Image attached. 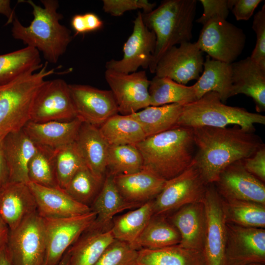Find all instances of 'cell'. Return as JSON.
Instances as JSON below:
<instances>
[{
	"mask_svg": "<svg viewBox=\"0 0 265 265\" xmlns=\"http://www.w3.org/2000/svg\"><path fill=\"white\" fill-rule=\"evenodd\" d=\"M0 265H12L7 246L0 251Z\"/></svg>",
	"mask_w": 265,
	"mask_h": 265,
	"instance_id": "53",
	"label": "cell"
},
{
	"mask_svg": "<svg viewBox=\"0 0 265 265\" xmlns=\"http://www.w3.org/2000/svg\"><path fill=\"white\" fill-rule=\"evenodd\" d=\"M35 199L38 214L43 218L79 216L92 211L89 207L75 200L63 189L28 183Z\"/></svg>",
	"mask_w": 265,
	"mask_h": 265,
	"instance_id": "20",
	"label": "cell"
},
{
	"mask_svg": "<svg viewBox=\"0 0 265 265\" xmlns=\"http://www.w3.org/2000/svg\"><path fill=\"white\" fill-rule=\"evenodd\" d=\"M99 129L109 146L135 145L146 137L140 124L130 115L116 114Z\"/></svg>",
	"mask_w": 265,
	"mask_h": 265,
	"instance_id": "34",
	"label": "cell"
},
{
	"mask_svg": "<svg viewBox=\"0 0 265 265\" xmlns=\"http://www.w3.org/2000/svg\"><path fill=\"white\" fill-rule=\"evenodd\" d=\"M105 78L120 114L130 115L150 106V80L145 71L125 74L106 69Z\"/></svg>",
	"mask_w": 265,
	"mask_h": 265,
	"instance_id": "14",
	"label": "cell"
},
{
	"mask_svg": "<svg viewBox=\"0 0 265 265\" xmlns=\"http://www.w3.org/2000/svg\"><path fill=\"white\" fill-rule=\"evenodd\" d=\"M181 237L179 245L203 251L206 215L203 202L186 205L176 210L169 218Z\"/></svg>",
	"mask_w": 265,
	"mask_h": 265,
	"instance_id": "22",
	"label": "cell"
},
{
	"mask_svg": "<svg viewBox=\"0 0 265 265\" xmlns=\"http://www.w3.org/2000/svg\"><path fill=\"white\" fill-rule=\"evenodd\" d=\"M54 159L58 186L64 189L75 174L85 164L75 142L54 150Z\"/></svg>",
	"mask_w": 265,
	"mask_h": 265,
	"instance_id": "41",
	"label": "cell"
},
{
	"mask_svg": "<svg viewBox=\"0 0 265 265\" xmlns=\"http://www.w3.org/2000/svg\"><path fill=\"white\" fill-rule=\"evenodd\" d=\"M37 212L35 199L28 184L8 182L0 187V216L9 231Z\"/></svg>",
	"mask_w": 265,
	"mask_h": 265,
	"instance_id": "19",
	"label": "cell"
},
{
	"mask_svg": "<svg viewBox=\"0 0 265 265\" xmlns=\"http://www.w3.org/2000/svg\"><path fill=\"white\" fill-rule=\"evenodd\" d=\"M10 3L9 0H0V14L7 18L6 25L12 23L15 17L14 10L11 7Z\"/></svg>",
	"mask_w": 265,
	"mask_h": 265,
	"instance_id": "51",
	"label": "cell"
},
{
	"mask_svg": "<svg viewBox=\"0 0 265 265\" xmlns=\"http://www.w3.org/2000/svg\"><path fill=\"white\" fill-rule=\"evenodd\" d=\"M203 7V13L196 22L204 25L214 18L226 20L229 13L228 0H200Z\"/></svg>",
	"mask_w": 265,
	"mask_h": 265,
	"instance_id": "45",
	"label": "cell"
},
{
	"mask_svg": "<svg viewBox=\"0 0 265 265\" xmlns=\"http://www.w3.org/2000/svg\"><path fill=\"white\" fill-rule=\"evenodd\" d=\"M83 15L87 32L99 30L103 27V21L96 14L88 12Z\"/></svg>",
	"mask_w": 265,
	"mask_h": 265,
	"instance_id": "49",
	"label": "cell"
},
{
	"mask_svg": "<svg viewBox=\"0 0 265 265\" xmlns=\"http://www.w3.org/2000/svg\"><path fill=\"white\" fill-rule=\"evenodd\" d=\"M203 202L206 215L203 253L206 265H227L226 221L222 210L221 197L213 184L208 185Z\"/></svg>",
	"mask_w": 265,
	"mask_h": 265,
	"instance_id": "11",
	"label": "cell"
},
{
	"mask_svg": "<svg viewBox=\"0 0 265 265\" xmlns=\"http://www.w3.org/2000/svg\"><path fill=\"white\" fill-rule=\"evenodd\" d=\"M150 106L186 105L197 100L193 85L180 84L170 78L155 76L149 87Z\"/></svg>",
	"mask_w": 265,
	"mask_h": 265,
	"instance_id": "35",
	"label": "cell"
},
{
	"mask_svg": "<svg viewBox=\"0 0 265 265\" xmlns=\"http://www.w3.org/2000/svg\"><path fill=\"white\" fill-rule=\"evenodd\" d=\"M156 3L147 0H103V9L106 13L113 16H120L124 13L132 10L142 9V13L152 11Z\"/></svg>",
	"mask_w": 265,
	"mask_h": 265,
	"instance_id": "43",
	"label": "cell"
},
{
	"mask_svg": "<svg viewBox=\"0 0 265 265\" xmlns=\"http://www.w3.org/2000/svg\"><path fill=\"white\" fill-rule=\"evenodd\" d=\"M142 168V158L135 145L109 146L106 173L113 176L127 175L139 171Z\"/></svg>",
	"mask_w": 265,
	"mask_h": 265,
	"instance_id": "38",
	"label": "cell"
},
{
	"mask_svg": "<svg viewBox=\"0 0 265 265\" xmlns=\"http://www.w3.org/2000/svg\"><path fill=\"white\" fill-rule=\"evenodd\" d=\"M231 96L242 94L251 97L259 113L265 110V69L250 56L231 64Z\"/></svg>",
	"mask_w": 265,
	"mask_h": 265,
	"instance_id": "21",
	"label": "cell"
},
{
	"mask_svg": "<svg viewBox=\"0 0 265 265\" xmlns=\"http://www.w3.org/2000/svg\"><path fill=\"white\" fill-rule=\"evenodd\" d=\"M156 44L155 33L146 26L142 13L138 12L133 21L132 31L124 44L122 58L107 61L106 68L125 74L135 72L139 67L149 69Z\"/></svg>",
	"mask_w": 265,
	"mask_h": 265,
	"instance_id": "12",
	"label": "cell"
},
{
	"mask_svg": "<svg viewBox=\"0 0 265 265\" xmlns=\"http://www.w3.org/2000/svg\"><path fill=\"white\" fill-rule=\"evenodd\" d=\"M7 249L12 265H45L44 223L37 212L9 231Z\"/></svg>",
	"mask_w": 265,
	"mask_h": 265,
	"instance_id": "8",
	"label": "cell"
},
{
	"mask_svg": "<svg viewBox=\"0 0 265 265\" xmlns=\"http://www.w3.org/2000/svg\"><path fill=\"white\" fill-rule=\"evenodd\" d=\"M69 88L77 117L100 128L109 118L119 113L111 91L84 84H70Z\"/></svg>",
	"mask_w": 265,
	"mask_h": 265,
	"instance_id": "16",
	"label": "cell"
},
{
	"mask_svg": "<svg viewBox=\"0 0 265 265\" xmlns=\"http://www.w3.org/2000/svg\"><path fill=\"white\" fill-rule=\"evenodd\" d=\"M71 24L75 35L87 32L83 14L75 15L71 19Z\"/></svg>",
	"mask_w": 265,
	"mask_h": 265,
	"instance_id": "50",
	"label": "cell"
},
{
	"mask_svg": "<svg viewBox=\"0 0 265 265\" xmlns=\"http://www.w3.org/2000/svg\"><path fill=\"white\" fill-rule=\"evenodd\" d=\"M141 205L125 200L115 184L113 176L106 173L101 188L90 207L96 213V218L90 228L101 230L108 229L106 227L116 214Z\"/></svg>",
	"mask_w": 265,
	"mask_h": 265,
	"instance_id": "27",
	"label": "cell"
},
{
	"mask_svg": "<svg viewBox=\"0 0 265 265\" xmlns=\"http://www.w3.org/2000/svg\"><path fill=\"white\" fill-rule=\"evenodd\" d=\"M77 117L69 84L61 79L45 80L35 95L30 121H67Z\"/></svg>",
	"mask_w": 265,
	"mask_h": 265,
	"instance_id": "10",
	"label": "cell"
},
{
	"mask_svg": "<svg viewBox=\"0 0 265 265\" xmlns=\"http://www.w3.org/2000/svg\"><path fill=\"white\" fill-rule=\"evenodd\" d=\"M9 229L0 216V251L7 246Z\"/></svg>",
	"mask_w": 265,
	"mask_h": 265,
	"instance_id": "52",
	"label": "cell"
},
{
	"mask_svg": "<svg viewBox=\"0 0 265 265\" xmlns=\"http://www.w3.org/2000/svg\"><path fill=\"white\" fill-rule=\"evenodd\" d=\"M96 218L93 212L79 216L60 218H43L47 254L45 265H56L76 241L89 228Z\"/></svg>",
	"mask_w": 265,
	"mask_h": 265,
	"instance_id": "13",
	"label": "cell"
},
{
	"mask_svg": "<svg viewBox=\"0 0 265 265\" xmlns=\"http://www.w3.org/2000/svg\"><path fill=\"white\" fill-rule=\"evenodd\" d=\"M137 265H206L203 251L175 245L138 250Z\"/></svg>",
	"mask_w": 265,
	"mask_h": 265,
	"instance_id": "31",
	"label": "cell"
},
{
	"mask_svg": "<svg viewBox=\"0 0 265 265\" xmlns=\"http://www.w3.org/2000/svg\"><path fill=\"white\" fill-rule=\"evenodd\" d=\"M213 184L225 200L250 201L265 205V183L244 168L242 160L228 166Z\"/></svg>",
	"mask_w": 265,
	"mask_h": 265,
	"instance_id": "18",
	"label": "cell"
},
{
	"mask_svg": "<svg viewBox=\"0 0 265 265\" xmlns=\"http://www.w3.org/2000/svg\"><path fill=\"white\" fill-rule=\"evenodd\" d=\"M204 62L202 51L197 43L185 42L167 50L159 60L155 76L167 77L182 84L197 80Z\"/></svg>",
	"mask_w": 265,
	"mask_h": 265,
	"instance_id": "15",
	"label": "cell"
},
{
	"mask_svg": "<svg viewBox=\"0 0 265 265\" xmlns=\"http://www.w3.org/2000/svg\"><path fill=\"white\" fill-rule=\"evenodd\" d=\"M227 265L265 263V228L238 225L226 222Z\"/></svg>",
	"mask_w": 265,
	"mask_h": 265,
	"instance_id": "17",
	"label": "cell"
},
{
	"mask_svg": "<svg viewBox=\"0 0 265 265\" xmlns=\"http://www.w3.org/2000/svg\"><path fill=\"white\" fill-rule=\"evenodd\" d=\"M138 250L128 243L115 239L94 265H137Z\"/></svg>",
	"mask_w": 265,
	"mask_h": 265,
	"instance_id": "42",
	"label": "cell"
},
{
	"mask_svg": "<svg viewBox=\"0 0 265 265\" xmlns=\"http://www.w3.org/2000/svg\"><path fill=\"white\" fill-rule=\"evenodd\" d=\"M255 124L265 125V116L242 107L226 105L214 92H208L200 99L183 105L178 122V126L192 129L225 128L235 125L251 132L255 131Z\"/></svg>",
	"mask_w": 265,
	"mask_h": 265,
	"instance_id": "5",
	"label": "cell"
},
{
	"mask_svg": "<svg viewBox=\"0 0 265 265\" xmlns=\"http://www.w3.org/2000/svg\"><path fill=\"white\" fill-rule=\"evenodd\" d=\"M113 177L115 184L125 200L140 205L154 199L166 181L144 168L135 173Z\"/></svg>",
	"mask_w": 265,
	"mask_h": 265,
	"instance_id": "26",
	"label": "cell"
},
{
	"mask_svg": "<svg viewBox=\"0 0 265 265\" xmlns=\"http://www.w3.org/2000/svg\"><path fill=\"white\" fill-rule=\"evenodd\" d=\"M48 62L37 72L0 88V132L21 130L30 121L35 95L46 77L54 73L47 70Z\"/></svg>",
	"mask_w": 265,
	"mask_h": 265,
	"instance_id": "6",
	"label": "cell"
},
{
	"mask_svg": "<svg viewBox=\"0 0 265 265\" xmlns=\"http://www.w3.org/2000/svg\"><path fill=\"white\" fill-rule=\"evenodd\" d=\"M103 182L85 165L75 174L63 190L76 201L90 208Z\"/></svg>",
	"mask_w": 265,
	"mask_h": 265,
	"instance_id": "40",
	"label": "cell"
},
{
	"mask_svg": "<svg viewBox=\"0 0 265 265\" xmlns=\"http://www.w3.org/2000/svg\"><path fill=\"white\" fill-rule=\"evenodd\" d=\"M238 265H265V264L260 263H251L244 264H240Z\"/></svg>",
	"mask_w": 265,
	"mask_h": 265,
	"instance_id": "55",
	"label": "cell"
},
{
	"mask_svg": "<svg viewBox=\"0 0 265 265\" xmlns=\"http://www.w3.org/2000/svg\"><path fill=\"white\" fill-rule=\"evenodd\" d=\"M208 186L193 161L183 172L166 181L153 200L154 215H163L186 205L203 202Z\"/></svg>",
	"mask_w": 265,
	"mask_h": 265,
	"instance_id": "7",
	"label": "cell"
},
{
	"mask_svg": "<svg viewBox=\"0 0 265 265\" xmlns=\"http://www.w3.org/2000/svg\"><path fill=\"white\" fill-rule=\"evenodd\" d=\"M154 215L153 200L116 217L110 229L115 239L131 244Z\"/></svg>",
	"mask_w": 265,
	"mask_h": 265,
	"instance_id": "36",
	"label": "cell"
},
{
	"mask_svg": "<svg viewBox=\"0 0 265 265\" xmlns=\"http://www.w3.org/2000/svg\"><path fill=\"white\" fill-rule=\"evenodd\" d=\"M114 240L110 228H88L68 249L69 265H94Z\"/></svg>",
	"mask_w": 265,
	"mask_h": 265,
	"instance_id": "29",
	"label": "cell"
},
{
	"mask_svg": "<svg viewBox=\"0 0 265 265\" xmlns=\"http://www.w3.org/2000/svg\"><path fill=\"white\" fill-rule=\"evenodd\" d=\"M183 106L178 104L150 106L130 115L140 124L147 137L178 127Z\"/></svg>",
	"mask_w": 265,
	"mask_h": 265,
	"instance_id": "32",
	"label": "cell"
},
{
	"mask_svg": "<svg viewBox=\"0 0 265 265\" xmlns=\"http://www.w3.org/2000/svg\"><path fill=\"white\" fill-rule=\"evenodd\" d=\"M83 121H29L23 129L36 146L55 150L74 142Z\"/></svg>",
	"mask_w": 265,
	"mask_h": 265,
	"instance_id": "23",
	"label": "cell"
},
{
	"mask_svg": "<svg viewBox=\"0 0 265 265\" xmlns=\"http://www.w3.org/2000/svg\"><path fill=\"white\" fill-rule=\"evenodd\" d=\"M75 142L85 165L97 178L104 181L109 145L99 128L83 122Z\"/></svg>",
	"mask_w": 265,
	"mask_h": 265,
	"instance_id": "25",
	"label": "cell"
},
{
	"mask_svg": "<svg viewBox=\"0 0 265 265\" xmlns=\"http://www.w3.org/2000/svg\"><path fill=\"white\" fill-rule=\"evenodd\" d=\"M135 146L141 155L143 168L167 181L193 162L195 147L193 129L178 126L147 137Z\"/></svg>",
	"mask_w": 265,
	"mask_h": 265,
	"instance_id": "2",
	"label": "cell"
},
{
	"mask_svg": "<svg viewBox=\"0 0 265 265\" xmlns=\"http://www.w3.org/2000/svg\"><path fill=\"white\" fill-rule=\"evenodd\" d=\"M193 131L197 148L193 161L208 185L214 184L228 166L251 157L263 144L253 132L238 126L202 127Z\"/></svg>",
	"mask_w": 265,
	"mask_h": 265,
	"instance_id": "1",
	"label": "cell"
},
{
	"mask_svg": "<svg viewBox=\"0 0 265 265\" xmlns=\"http://www.w3.org/2000/svg\"><path fill=\"white\" fill-rule=\"evenodd\" d=\"M244 168L260 180L265 182V146L263 144L251 157L242 160Z\"/></svg>",
	"mask_w": 265,
	"mask_h": 265,
	"instance_id": "46",
	"label": "cell"
},
{
	"mask_svg": "<svg viewBox=\"0 0 265 265\" xmlns=\"http://www.w3.org/2000/svg\"><path fill=\"white\" fill-rule=\"evenodd\" d=\"M245 40L242 29L226 20L214 18L203 25L196 43L212 58L232 64L243 51Z\"/></svg>",
	"mask_w": 265,
	"mask_h": 265,
	"instance_id": "9",
	"label": "cell"
},
{
	"mask_svg": "<svg viewBox=\"0 0 265 265\" xmlns=\"http://www.w3.org/2000/svg\"><path fill=\"white\" fill-rule=\"evenodd\" d=\"M221 203L226 222L244 227L265 228V205L222 197Z\"/></svg>",
	"mask_w": 265,
	"mask_h": 265,
	"instance_id": "37",
	"label": "cell"
},
{
	"mask_svg": "<svg viewBox=\"0 0 265 265\" xmlns=\"http://www.w3.org/2000/svg\"><path fill=\"white\" fill-rule=\"evenodd\" d=\"M181 237L176 227L163 215H153L131 245L135 249H158L177 245Z\"/></svg>",
	"mask_w": 265,
	"mask_h": 265,
	"instance_id": "33",
	"label": "cell"
},
{
	"mask_svg": "<svg viewBox=\"0 0 265 265\" xmlns=\"http://www.w3.org/2000/svg\"><path fill=\"white\" fill-rule=\"evenodd\" d=\"M43 66L39 52L30 47L0 55V88Z\"/></svg>",
	"mask_w": 265,
	"mask_h": 265,
	"instance_id": "30",
	"label": "cell"
},
{
	"mask_svg": "<svg viewBox=\"0 0 265 265\" xmlns=\"http://www.w3.org/2000/svg\"><path fill=\"white\" fill-rule=\"evenodd\" d=\"M69 254L68 250L65 253L59 262L56 265H69Z\"/></svg>",
	"mask_w": 265,
	"mask_h": 265,
	"instance_id": "54",
	"label": "cell"
},
{
	"mask_svg": "<svg viewBox=\"0 0 265 265\" xmlns=\"http://www.w3.org/2000/svg\"><path fill=\"white\" fill-rule=\"evenodd\" d=\"M29 182L50 187L59 188L57 181L54 150L37 146L28 165Z\"/></svg>",
	"mask_w": 265,
	"mask_h": 265,
	"instance_id": "39",
	"label": "cell"
},
{
	"mask_svg": "<svg viewBox=\"0 0 265 265\" xmlns=\"http://www.w3.org/2000/svg\"><path fill=\"white\" fill-rule=\"evenodd\" d=\"M203 72L193 85L197 100L210 92L218 94L222 103L231 96L232 70L228 64L207 56Z\"/></svg>",
	"mask_w": 265,
	"mask_h": 265,
	"instance_id": "28",
	"label": "cell"
},
{
	"mask_svg": "<svg viewBox=\"0 0 265 265\" xmlns=\"http://www.w3.org/2000/svg\"><path fill=\"white\" fill-rule=\"evenodd\" d=\"M25 1L32 8L33 19L25 26L15 17L11 29L13 37L41 51L47 62L56 63L73 38L71 30L59 23L63 17L57 11L58 1L41 0L43 7L31 0Z\"/></svg>",
	"mask_w": 265,
	"mask_h": 265,
	"instance_id": "3",
	"label": "cell"
},
{
	"mask_svg": "<svg viewBox=\"0 0 265 265\" xmlns=\"http://www.w3.org/2000/svg\"><path fill=\"white\" fill-rule=\"evenodd\" d=\"M7 134L0 132V187L9 182L8 169L3 147V140Z\"/></svg>",
	"mask_w": 265,
	"mask_h": 265,
	"instance_id": "48",
	"label": "cell"
},
{
	"mask_svg": "<svg viewBox=\"0 0 265 265\" xmlns=\"http://www.w3.org/2000/svg\"><path fill=\"white\" fill-rule=\"evenodd\" d=\"M196 0H165L155 9L142 13L146 26L155 34L156 44L149 69L155 73L163 54L177 44L190 42L197 6Z\"/></svg>",
	"mask_w": 265,
	"mask_h": 265,
	"instance_id": "4",
	"label": "cell"
},
{
	"mask_svg": "<svg viewBox=\"0 0 265 265\" xmlns=\"http://www.w3.org/2000/svg\"><path fill=\"white\" fill-rule=\"evenodd\" d=\"M9 182L28 184V165L37 146L24 129L8 133L3 140Z\"/></svg>",
	"mask_w": 265,
	"mask_h": 265,
	"instance_id": "24",
	"label": "cell"
},
{
	"mask_svg": "<svg viewBox=\"0 0 265 265\" xmlns=\"http://www.w3.org/2000/svg\"><path fill=\"white\" fill-rule=\"evenodd\" d=\"M252 28L256 34L257 41L250 57L265 69V4L254 16Z\"/></svg>",
	"mask_w": 265,
	"mask_h": 265,
	"instance_id": "44",
	"label": "cell"
},
{
	"mask_svg": "<svg viewBox=\"0 0 265 265\" xmlns=\"http://www.w3.org/2000/svg\"><path fill=\"white\" fill-rule=\"evenodd\" d=\"M262 1V0H228V4L237 20L247 21Z\"/></svg>",
	"mask_w": 265,
	"mask_h": 265,
	"instance_id": "47",
	"label": "cell"
}]
</instances>
